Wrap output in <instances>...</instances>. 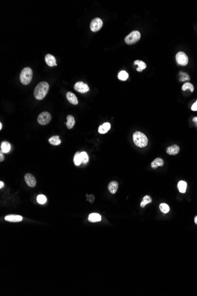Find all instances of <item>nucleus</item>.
I'll use <instances>...</instances> for the list:
<instances>
[{
	"mask_svg": "<svg viewBox=\"0 0 197 296\" xmlns=\"http://www.w3.org/2000/svg\"><path fill=\"white\" fill-rule=\"evenodd\" d=\"M49 89V85L46 82H41L34 90V96L37 100H42L46 96Z\"/></svg>",
	"mask_w": 197,
	"mask_h": 296,
	"instance_id": "nucleus-1",
	"label": "nucleus"
},
{
	"mask_svg": "<svg viewBox=\"0 0 197 296\" xmlns=\"http://www.w3.org/2000/svg\"><path fill=\"white\" fill-rule=\"evenodd\" d=\"M133 140L135 144L139 148L145 147L148 142L147 137L143 133L139 131L134 133L133 134Z\"/></svg>",
	"mask_w": 197,
	"mask_h": 296,
	"instance_id": "nucleus-2",
	"label": "nucleus"
},
{
	"mask_svg": "<svg viewBox=\"0 0 197 296\" xmlns=\"http://www.w3.org/2000/svg\"><path fill=\"white\" fill-rule=\"evenodd\" d=\"M32 78V71L31 68L27 67L23 69L20 73V79L21 83L24 85H28Z\"/></svg>",
	"mask_w": 197,
	"mask_h": 296,
	"instance_id": "nucleus-3",
	"label": "nucleus"
},
{
	"mask_svg": "<svg viewBox=\"0 0 197 296\" xmlns=\"http://www.w3.org/2000/svg\"><path fill=\"white\" fill-rule=\"evenodd\" d=\"M141 37V33L138 31H134L125 37V41L126 43L129 45L134 44L140 40Z\"/></svg>",
	"mask_w": 197,
	"mask_h": 296,
	"instance_id": "nucleus-4",
	"label": "nucleus"
},
{
	"mask_svg": "<svg viewBox=\"0 0 197 296\" xmlns=\"http://www.w3.org/2000/svg\"><path fill=\"white\" fill-rule=\"evenodd\" d=\"M52 116L50 113L48 112H43L39 114L37 118V121L40 125H45L48 124L51 121Z\"/></svg>",
	"mask_w": 197,
	"mask_h": 296,
	"instance_id": "nucleus-5",
	"label": "nucleus"
},
{
	"mask_svg": "<svg viewBox=\"0 0 197 296\" xmlns=\"http://www.w3.org/2000/svg\"><path fill=\"white\" fill-rule=\"evenodd\" d=\"M103 21L99 18H95L90 23V28L93 32H96L99 30L103 26Z\"/></svg>",
	"mask_w": 197,
	"mask_h": 296,
	"instance_id": "nucleus-6",
	"label": "nucleus"
},
{
	"mask_svg": "<svg viewBox=\"0 0 197 296\" xmlns=\"http://www.w3.org/2000/svg\"><path fill=\"white\" fill-rule=\"evenodd\" d=\"M177 63L181 66H186L188 63V57L183 52H179L176 55Z\"/></svg>",
	"mask_w": 197,
	"mask_h": 296,
	"instance_id": "nucleus-7",
	"label": "nucleus"
},
{
	"mask_svg": "<svg viewBox=\"0 0 197 296\" xmlns=\"http://www.w3.org/2000/svg\"><path fill=\"white\" fill-rule=\"evenodd\" d=\"M74 89L76 90L77 92L85 94L89 90V88L87 84L84 83L83 82H77L74 86Z\"/></svg>",
	"mask_w": 197,
	"mask_h": 296,
	"instance_id": "nucleus-8",
	"label": "nucleus"
},
{
	"mask_svg": "<svg viewBox=\"0 0 197 296\" xmlns=\"http://www.w3.org/2000/svg\"><path fill=\"white\" fill-rule=\"evenodd\" d=\"M24 179L26 184L30 187H34L36 186L37 182L33 175L30 173H27L24 176Z\"/></svg>",
	"mask_w": 197,
	"mask_h": 296,
	"instance_id": "nucleus-9",
	"label": "nucleus"
},
{
	"mask_svg": "<svg viewBox=\"0 0 197 296\" xmlns=\"http://www.w3.org/2000/svg\"><path fill=\"white\" fill-rule=\"evenodd\" d=\"M45 61H46V63L47 64V65H48L49 66H50V67L57 66L56 58L54 57V56H53L51 54H47L45 56Z\"/></svg>",
	"mask_w": 197,
	"mask_h": 296,
	"instance_id": "nucleus-10",
	"label": "nucleus"
},
{
	"mask_svg": "<svg viewBox=\"0 0 197 296\" xmlns=\"http://www.w3.org/2000/svg\"><path fill=\"white\" fill-rule=\"evenodd\" d=\"M5 220L8 222H19L22 220V217L20 215H11L5 216Z\"/></svg>",
	"mask_w": 197,
	"mask_h": 296,
	"instance_id": "nucleus-11",
	"label": "nucleus"
},
{
	"mask_svg": "<svg viewBox=\"0 0 197 296\" xmlns=\"http://www.w3.org/2000/svg\"><path fill=\"white\" fill-rule=\"evenodd\" d=\"M179 147L178 145L174 144L167 148V153L169 155H177L179 153Z\"/></svg>",
	"mask_w": 197,
	"mask_h": 296,
	"instance_id": "nucleus-12",
	"label": "nucleus"
},
{
	"mask_svg": "<svg viewBox=\"0 0 197 296\" xmlns=\"http://www.w3.org/2000/svg\"><path fill=\"white\" fill-rule=\"evenodd\" d=\"M110 127H111V125H110V123L105 122L103 124L101 125L99 127H98V133L101 134H106L109 131V129H110Z\"/></svg>",
	"mask_w": 197,
	"mask_h": 296,
	"instance_id": "nucleus-13",
	"label": "nucleus"
},
{
	"mask_svg": "<svg viewBox=\"0 0 197 296\" xmlns=\"http://www.w3.org/2000/svg\"><path fill=\"white\" fill-rule=\"evenodd\" d=\"M66 98L68 101L73 104V105H77L78 104V100L76 96L73 93L71 92H68L66 94Z\"/></svg>",
	"mask_w": 197,
	"mask_h": 296,
	"instance_id": "nucleus-14",
	"label": "nucleus"
},
{
	"mask_svg": "<svg viewBox=\"0 0 197 296\" xmlns=\"http://www.w3.org/2000/svg\"><path fill=\"white\" fill-rule=\"evenodd\" d=\"M88 220L90 222H100L102 220V217L100 215L98 214V213H93L89 215L88 217Z\"/></svg>",
	"mask_w": 197,
	"mask_h": 296,
	"instance_id": "nucleus-15",
	"label": "nucleus"
},
{
	"mask_svg": "<svg viewBox=\"0 0 197 296\" xmlns=\"http://www.w3.org/2000/svg\"><path fill=\"white\" fill-rule=\"evenodd\" d=\"M118 183L116 181H112V182H110V183L108 185V189L109 191L112 194L116 193L118 189Z\"/></svg>",
	"mask_w": 197,
	"mask_h": 296,
	"instance_id": "nucleus-16",
	"label": "nucleus"
},
{
	"mask_svg": "<svg viewBox=\"0 0 197 296\" xmlns=\"http://www.w3.org/2000/svg\"><path fill=\"white\" fill-rule=\"evenodd\" d=\"M164 164V161L161 158H157L155 159L151 163V167L152 169H157L158 167L163 166Z\"/></svg>",
	"mask_w": 197,
	"mask_h": 296,
	"instance_id": "nucleus-17",
	"label": "nucleus"
},
{
	"mask_svg": "<svg viewBox=\"0 0 197 296\" xmlns=\"http://www.w3.org/2000/svg\"><path fill=\"white\" fill-rule=\"evenodd\" d=\"M49 143L53 145H59L61 144V141L58 135H54L49 138L48 139Z\"/></svg>",
	"mask_w": 197,
	"mask_h": 296,
	"instance_id": "nucleus-18",
	"label": "nucleus"
},
{
	"mask_svg": "<svg viewBox=\"0 0 197 296\" xmlns=\"http://www.w3.org/2000/svg\"><path fill=\"white\" fill-rule=\"evenodd\" d=\"M187 187V183L185 182V181H179V183H178V188L180 193H184L186 192Z\"/></svg>",
	"mask_w": 197,
	"mask_h": 296,
	"instance_id": "nucleus-19",
	"label": "nucleus"
},
{
	"mask_svg": "<svg viewBox=\"0 0 197 296\" xmlns=\"http://www.w3.org/2000/svg\"><path fill=\"white\" fill-rule=\"evenodd\" d=\"M11 150V145L9 142L3 141L1 145V150L4 153H9Z\"/></svg>",
	"mask_w": 197,
	"mask_h": 296,
	"instance_id": "nucleus-20",
	"label": "nucleus"
},
{
	"mask_svg": "<svg viewBox=\"0 0 197 296\" xmlns=\"http://www.w3.org/2000/svg\"><path fill=\"white\" fill-rule=\"evenodd\" d=\"M67 121L66 123H65V124H66L67 128L71 129L75 124V118H74L72 115H68L67 117Z\"/></svg>",
	"mask_w": 197,
	"mask_h": 296,
	"instance_id": "nucleus-21",
	"label": "nucleus"
},
{
	"mask_svg": "<svg viewBox=\"0 0 197 296\" xmlns=\"http://www.w3.org/2000/svg\"><path fill=\"white\" fill-rule=\"evenodd\" d=\"M135 65H138V68L136 69V70L138 72H142L143 69H145L146 68V64L145 62H142V60H135L134 62Z\"/></svg>",
	"mask_w": 197,
	"mask_h": 296,
	"instance_id": "nucleus-22",
	"label": "nucleus"
},
{
	"mask_svg": "<svg viewBox=\"0 0 197 296\" xmlns=\"http://www.w3.org/2000/svg\"><path fill=\"white\" fill-rule=\"evenodd\" d=\"M73 161H74V163H75V164L76 166H78L80 165L81 163H82L81 155H80V153H79V151L76 153L75 155H74V160H73Z\"/></svg>",
	"mask_w": 197,
	"mask_h": 296,
	"instance_id": "nucleus-23",
	"label": "nucleus"
},
{
	"mask_svg": "<svg viewBox=\"0 0 197 296\" xmlns=\"http://www.w3.org/2000/svg\"><path fill=\"white\" fill-rule=\"evenodd\" d=\"M152 202V198L149 196H144V197L143 198V200L142 201V202L141 203V208H144L145 207V206L146 204H147L148 203H150Z\"/></svg>",
	"mask_w": 197,
	"mask_h": 296,
	"instance_id": "nucleus-24",
	"label": "nucleus"
},
{
	"mask_svg": "<svg viewBox=\"0 0 197 296\" xmlns=\"http://www.w3.org/2000/svg\"><path fill=\"white\" fill-rule=\"evenodd\" d=\"M128 77H129L128 73L125 70L120 71L118 74V79L120 80H123V81L126 80L128 79Z\"/></svg>",
	"mask_w": 197,
	"mask_h": 296,
	"instance_id": "nucleus-25",
	"label": "nucleus"
},
{
	"mask_svg": "<svg viewBox=\"0 0 197 296\" xmlns=\"http://www.w3.org/2000/svg\"><path fill=\"white\" fill-rule=\"evenodd\" d=\"M159 209H160L162 213H165V214H166V213H168L169 212V210H170V208L169 206V205H168L166 203H164L160 204Z\"/></svg>",
	"mask_w": 197,
	"mask_h": 296,
	"instance_id": "nucleus-26",
	"label": "nucleus"
},
{
	"mask_svg": "<svg viewBox=\"0 0 197 296\" xmlns=\"http://www.w3.org/2000/svg\"><path fill=\"white\" fill-rule=\"evenodd\" d=\"M182 89L184 90V91H185V90H186L187 89H190L191 90V92H194V86L192 85V84L189 83V82H186V83L182 85Z\"/></svg>",
	"mask_w": 197,
	"mask_h": 296,
	"instance_id": "nucleus-27",
	"label": "nucleus"
},
{
	"mask_svg": "<svg viewBox=\"0 0 197 296\" xmlns=\"http://www.w3.org/2000/svg\"><path fill=\"white\" fill-rule=\"evenodd\" d=\"M37 201L39 204H43L47 202V198L44 195L40 194L37 197Z\"/></svg>",
	"mask_w": 197,
	"mask_h": 296,
	"instance_id": "nucleus-28",
	"label": "nucleus"
},
{
	"mask_svg": "<svg viewBox=\"0 0 197 296\" xmlns=\"http://www.w3.org/2000/svg\"><path fill=\"white\" fill-rule=\"evenodd\" d=\"M80 155H81L82 163H83L85 164L87 163L89 161V156H88L86 152L83 151V152L80 153Z\"/></svg>",
	"mask_w": 197,
	"mask_h": 296,
	"instance_id": "nucleus-29",
	"label": "nucleus"
},
{
	"mask_svg": "<svg viewBox=\"0 0 197 296\" xmlns=\"http://www.w3.org/2000/svg\"><path fill=\"white\" fill-rule=\"evenodd\" d=\"M180 81H185V80H190V76L186 73L184 72H180Z\"/></svg>",
	"mask_w": 197,
	"mask_h": 296,
	"instance_id": "nucleus-30",
	"label": "nucleus"
},
{
	"mask_svg": "<svg viewBox=\"0 0 197 296\" xmlns=\"http://www.w3.org/2000/svg\"><path fill=\"white\" fill-rule=\"evenodd\" d=\"M191 110L193 111H197V100L196 102L192 105L191 106Z\"/></svg>",
	"mask_w": 197,
	"mask_h": 296,
	"instance_id": "nucleus-31",
	"label": "nucleus"
},
{
	"mask_svg": "<svg viewBox=\"0 0 197 296\" xmlns=\"http://www.w3.org/2000/svg\"><path fill=\"white\" fill-rule=\"evenodd\" d=\"M87 198L88 200H89V201H90V202L92 203V202L94 201L95 197H94V196L92 195V194L90 195L89 196H88V195H87Z\"/></svg>",
	"mask_w": 197,
	"mask_h": 296,
	"instance_id": "nucleus-32",
	"label": "nucleus"
},
{
	"mask_svg": "<svg viewBox=\"0 0 197 296\" xmlns=\"http://www.w3.org/2000/svg\"><path fill=\"white\" fill-rule=\"evenodd\" d=\"M4 160V155L3 154V152L1 150L0 151V161L2 162Z\"/></svg>",
	"mask_w": 197,
	"mask_h": 296,
	"instance_id": "nucleus-33",
	"label": "nucleus"
},
{
	"mask_svg": "<svg viewBox=\"0 0 197 296\" xmlns=\"http://www.w3.org/2000/svg\"><path fill=\"white\" fill-rule=\"evenodd\" d=\"M192 121H193V122L195 123V124L197 126V117H194V118L192 119Z\"/></svg>",
	"mask_w": 197,
	"mask_h": 296,
	"instance_id": "nucleus-34",
	"label": "nucleus"
},
{
	"mask_svg": "<svg viewBox=\"0 0 197 296\" xmlns=\"http://www.w3.org/2000/svg\"><path fill=\"white\" fill-rule=\"evenodd\" d=\"M4 183L2 182V181H1V182H0V188H2L4 187Z\"/></svg>",
	"mask_w": 197,
	"mask_h": 296,
	"instance_id": "nucleus-35",
	"label": "nucleus"
},
{
	"mask_svg": "<svg viewBox=\"0 0 197 296\" xmlns=\"http://www.w3.org/2000/svg\"><path fill=\"white\" fill-rule=\"evenodd\" d=\"M194 222H195V224L197 225V216H196L195 217V218H194Z\"/></svg>",
	"mask_w": 197,
	"mask_h": 296,
	"instance_id": "nucleus-36",
	"label": "nucleus"
},
{
	"mask_svg": "<svg viewBox=\"0 0 197 296\" xmlns=\"http://www.w3.org/2000/svg\"><path fill=\"white\" fill-rule=\"evenodd\" d=\"M2 127H3L2 124H1V123H0V130L2 129Z\"/></svg>",
	"mask_w": 197,
	"mask_h": 296,
	"instance_id": "nucleus-37",
	"label": "nucleus"
}]
</instances>
